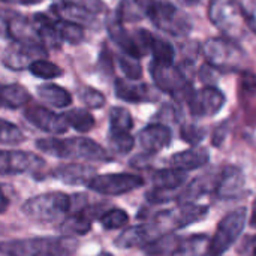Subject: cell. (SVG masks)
I'll return each mask as SVG.
<instances>
[{"instance_id":"f907efd6","label":"cell","mask_w":256,"mask_h":256,"mask_svg":"<svg viewBox=\"0 0 256 256\" xmlns=\"http://www.w3.org/2000/svg\"><path fill=\"white\" fill-rule=\"evenodd\" d=\"M250 224H252V226L256 228V201L254 202V212H252V219H250Z\"/></svg>"},{"instance_id":"ba28073f","label":"cell","mask_w":256,"mask_h":256,"mask_svg":"<svg viewBox=\"0 0 256 256\" xmlns=\"http://www.w3.org/2000/svg\"><path fill=\"white\" fill-rule=\"evenodd\" d=\"M150 75L156 84V87L174 98L189 96V84L186 80V75L182 72L180 68L172 64H164L152 62L150 64ZM189 100V99H188Z\"/></svg>"},{"instance_id":"b9f144b4","label":"cell","mask_w":256,"mask_h":256,"mask_svg":"<svg viewBox=\"0 0 256 256\" xmlns=\"http://www.w3.org/2000/svg\"><path fill=\"white\" fill-rule=\"evenodd\" d=\"M182 138L189 144H198L204 138V130L195 124H184L182 128Z\"/></svg>"},{"instance_id":"9c48e42d","label":"cell","mask_w":256,"mask_h":256,"mask_svg":"<svg viewBox=\"0 0 256 256\" xmlns=\"http://www.w3.org/2000/svg\"><path fill=\"white\" fill-rule=\"evenodd\" d=\"M144 184V180L136 174H102L94 176L87 184L96 194L106 196H117L128 192H132Z\"/></svg>"},{"instance_id":"52a82bcc","label":"cell","mask_w":256,"mask_h":256,"mask_svg":"<svg viewBox=\"0 0 256 256\" xmlns=\"http://www.w3.org/2000/svg\"><path fill=\"white\" fill-rule=\"evenodd\" d=\"M246 218V208H237L220 220L213 238H210V256L224 255L238 240L244 230Z\"/></svg>"},{"instance_id":"ee69618b","label":"cell","mask_w":256,"mask_h":256,"mask_svg":"<svg viewBox=\"0 0 256 256\" xmlns=\"http://www.w3.org/2000/svg\"><path fill=\"white\" fill-rule=\"evenodd\" d=\"M238 254L243 256H256V236H248L243 238Z\"/></svg>"},{"instance_id":"e0dca14e","label":"cell","mask_w":256,"mask_h":256,"mask_svg":"<svg viewBox=\"0 0 256 256\" xmlns=\"http://www.w3.org/2000/svg\"><path fill=\"white\" fill-rule=\"evenodd\" d=\"M244 189V176L236 166H225L219 174L216 184V195L220 200H234L242 195Z\"/></svg>"},{"instance_id":"8fae6325","label":"cell","mask_w":256,"mask_h":256,"mask_svg":"<svg viewBox=\"0 0 256 256\" xmlns=\"http://www.w3.org/2000/svg\"><path fill=\"white\" fill-rule=\"evenodd\" d=\"M188 102L190 114L196 118H204L216 116L225 105L226 99L225 94L214 86H206L194 92Z\"/></svg>"},{"instance_id":"ab89813d","label":"cell","mask_w":256,"mask_h":256,"mask_svg":"<svg viewBox=\"0 0 256 256\" xmlns=\"http://www.w3.org/2000/svg\"><path fill=\"white\" fill-rule=\"evenodd\" d=\"M110 146L112 152L118 154H126L134 148L135 140L129 132L128 134H110Z\"/></svg>"},{"instance_id":"1f68e13d","label":"cell","mask_w":256,"mask_h":256,"mask_svg":"<svg viewBox=\"0 0 256 256\" xmlns=\"http://www.w3.org/2000/svg\"><path fill=\"white\" fill-rule=\"evenodd\" d=\"M134 128L130 112L122 106H112L110 111V134H128Z\"/></svg>"},{"instance_id":"9a60e30c","label":"cell","mask_w":256,"mask_h":256,"mask_svg":"<svg viewBox=\"0 0 256 256\" xmlns=\"http://www.w3.org/2000/svg\"><path fill=\"white\" fill-rule=\"evenodd\" d=\"M171 136L172 134L168 126L162 123H152L138 134V142L146 153L154 154L170 146Z\"/></svg>"},{"instance_id":"6da1fadb","label":"cell","mask_w":256,"mask_h":256,"mask_svg":"<svg viewBox=\"0 0 256 256\" xmlns=\"http://www.w3.org/2000/svg\"><path fill=\"white\" fill-rule=\"evenodd\" d=\"M78 242L70 236L20 238L0 243L4 256H72L78 250Z\"/></svg>"},{"instance_id":"cb8c5ba5","label":"cell","mask_w":256,"mask_h":256,"mask_svg":"<svg viewBox=\"0 0 256 256\" xmlns=\"http://www.w3.org/2000/svg\"><path fill=\"white\" fill-rule=\"evenodd\" d=\"M219 178V177H218ZM218 178L212 174H206L201 176L198 178H195L180 195H178V202L182 204H189L194 202L195 200H198L201 195L212 192L213 189H216L218 184Z\"/></svg>"},{"instance_id":"f546056e","label":"cell","mask_w":256,"mask_h":256,"mask_svg":"<svg viewBox=\"0 0 256 256\" xmlns=\"http://www.w3.org/2000/svg\"><path fill=\"white\" fill-rule=\"evenodd\" d=\"M207 213H208V208L206 206H198L195 202H189V204H182V207L174 212V216H176L177 226L183 228V226H188L194 222L204 219L207 216Z\"/></svg>"},{"instance_id":"83f0119b","label":"cell","mask_w":256,"mask_h":256,"mask_svg":"<svg viewBox=\"0 0 256 256\" xmlns=\"http://www.w3.org/2000/svg\"><path fill=\"white\" fill-rule=\"evenodd\" d=\"M152 182L156 189L174 190V189H178L186 182V171H182L172 166L168 170H160L153 174Z\"/></svg>"},{"instance_id":"30bf717a","label":"cell","mask_w":256,"mask_h":256,"mask_svg":"<svg viewBox=\"0 0 256 256\" xmlns=\"http://www.w3.org/2000/svg\"><path fill=\"white\" fill-rule=\"evenodd\" d=\"M45 165V160L30 152L0 150V174L15 176L24 172H38Z\"/></svg>"},{"instance_id":"5bb4252c","label":"cell","mask_w":256,"mask_h":256,"mask_svg":"<svg viewBox=\"0 0 256 256\" xmlns=\"http://www.w3.org/2000/svg\"><path fill=\"white\" fill-rule=\"evenodd\" d=\"M165 234L160 231V228L156 225L154 220L132 226L126 231H123L117 238H116V246L126 249V248H134V246H147L158 238L164 237Z\"/></svg>"},{"instance_id":"e575fe53","label":"cell","mask_w":256,"mask_h":256,"mask_svg":"<svg viewBox=\"0 0 256 256\" xmlns=\"http://www.w3.org/2000/svg\"><path fill=\"white\" fill-rule=\"evenodd\" d=\"M28 70L32 72V75H34L38 78H42V80H52V78H57V76H60L63 74L62 68H58L52 62H48V60H44V58L34 60L28 66Z\"/></svg>"},{"instance_id":"c3c4849f","label":"cell","mask_w":256,"mask_h":256,"mask_svg":"<svg viewBox=\"0 0 256 256\" xmlns=\"http://www.w3.org/2000/svg\"><path fill=\"white\" fill-rule=\"evenodd\" d=\"M8 207H9V200H8V196L4 195L3 189L0 188V213L6 212Z\"/></svg>"},{"instance_id":"603a6c76","label":"cell","mask_w":256,"mask_h":256,"mask_svg":"<svg viewBox=\"0 0 256 256\" xmlns=\"http://www.w3.org/2000/svg\"><path fill=\"white\" fill-rule=\"evenodd\" d=\"M6 30H8V34L16 42H27V44L39 42L40 44V40L38 39V34L34 32L33 22L21 15L12 16L6 24Z\"/></svg>"},{"instance_id":"7bdbcfd3","label":"cell","mask_w":256,"mask_h":256,"mask_svg":"<svg viewBox=\"0 0 256 256\" xmlns=\"http://www.w3.org/2000/svg\"><path fill=\"white\" fill-rule=\"evenodd\" d=\"M248 27L256 33V0H243L242 3Z\"/></svg>"},{"instance_id":"7c38bea8","label":"cell","mask_w":256,"mask_h":256,"mask_svg":"<svg viewBox=\"0 0 256 256\" xmlns=\"http://www.w3.org/2000/svg\"><path fill=\"white\" fill-rule=\"evenodd\" d=\"M46 54V48L39 42L27 44L14 40L3 54V64L12 70H22L28 68L34 60H39Z\"/></svg>"},{"instance_id":"ac0fdd59","label":"cell","mask_w":256,"mask_h":256,"mask_svg":"<svg viewBox=\"0 0 256 256\" xmlns=\"http://www.w3.org/2000/svg\"><path fill=\"white\" fill-rule=\"evenodd\" d=\"M96 170L86 164H64L52 171V177L66 184H88Z\"/></svg>"},{"instance_id":"bcb514c9","label":"cell","mask_w":256,"mask_h":256,"mask_svg":"<svg viewBox=\"0 0 256 256\" xmlns=\"http://www.w3.org/2000/svg\"><path fill=\"white\" fill-rule=\"evenodd\" d=\"M228 129H230V122H228V120L224 122L220 126L216 128V130H214V134H213V144H214L216 147L220 146V144L224 142V140H225V136H226V134H228Z\"/></svg>"},{"instance_id":"4dcf8cb0","label":"cell","mask_w":256,"mask_h":256,"mask_svg":"<svg viewBox=\"0 0 256 256\" xmlns=\"http://www.w3.org/2000/svg\"><path fill=\"white\" fill-rule=\"evenodd\" d=\"M66 123L78 132H88L94 128V117L84 108H72L63 114Z\"/></svg>"},{"instance_id":"d6986e66","label":"cell","mask_w":256,"mask_h":256,"mask_svg":"<svg viewBox=\"0 0 256 256\" xmlns=\"http://www.w3.org/2000/svg\"><path fill=\"white\" fill-rule=\"evenodd\" d=\"M51 10L54 12V15L58 20H64V21H72L81 26H93L96 22L94 14L90 12L88 9L75 4L72 2L68 0H62L57 2L51 6Z\"/></svg>"},{"instance_id":"3957f363","label":"cell","mask_w":256,"mask_h":256,"mask_svg":"<svg viewBox=\"0 0 256 256\" xmlns=\"http://www.w3.org/2000/svg\"><path fill=\"white\" fill-rule=\"evenodd\" d=\"M21 212L34 222H63L70 213V196L63 192H48L28 198Z\"/></svg>"},{"instance_id":"44dd1931","label":"cell","mask_w":256,"mask_h":256,"mask_svg":"<svg viewBox=\"0 0 256 256\" xmlns=\"http://www.w3.org/2000/svg\"><path fill=\"white\" fill-rule=\"evenodd\" d=\"M34 32L38 34V39L45 48H60L63 39L57 30L56 22H52L46 15L36 14L32 20Z\"/></svg>"},{"instance_id":"2e32d148","label":"cell","mask_w":256,"mask_h":256,"mask_svg":"<svg viewBox=\"0 0 256 256\" xmlns=\"http://www.w3.org/2000/svg\"><path fill=\"white\" fill-rule=\"evenodd\" d=\"M116 96L124 102L140 104V102H154L158 99L156 92L147 84H135L132 80H116L114 84Z\"/></svg>"},{"instance_id":"4fadbf2b","label":"cell","mask_w":256,"mask_h":256,"mask_svg":"<svg viewBox=\"0 0 256 256\" xmlns=\"http://www.w3.org/2000/svg\"><path fill=\"white\" fill-rule=\"evenodd\" d=\"M24 117L27 118L28 123H32L38 129L52 135H62L69 128L63 114H56L51 110H46L40 105H33L27 108L24 111Z\"/></svg>"},{"instance_id":"484cf974","label":"cell","mask_w":256,"mask_h":256,"mask_svg":"<svg viewBox=\"0 0 256 256\" xmlns=\"http://www.w3.org/2000/svg\"><path fill=\"white\" fill-rule=\"evenodd\" d=\"M30 100V93L20 84H0V106L18 110Z\"/></svg>"},{"instance_id":"60d3db41","label":"cell","mask_w":256,"mask_h":256,"mask_svg":"<svg viewBox=\"0 0 256 256\" xmlns=\"http://www.w3.org/2000/svg\"><path fill=\"white\" fill-rule=\"evenodd\" d=\"M80 98L86 106L93 110H99L105 105V96L93 87H82L80 90Z\"/></svg>"},{"instance_id":"816d5d0a","label":"cell","mask_w":256,"mask_h":256,"mask_svg":"<svg viewBox=\"0 0 256 256\" xmlns=\"http://www.w3.org/2000/svg\"><path fill=\"white\" fill-rule=\"evenodd\" d=\"M178 2H182V3H184V4H188V6H192V4H196L200 0H178Z\"/></svg>"},{"instance_id":"74e56055","label":"cell","mask_w":256,"mask_h":256,"mask_svg":"<svg viewBox=\"0 0 256 256\" xmlns=\"http://www.w3.org/2000/svg\"><path fill=\"white\" fill-rule=\"evenodd\" d=\"M118 64L122 68V70L124 72L128 80H140L142 76V68L140 63V58H135L132 56L128 54H120L118 56Z\"/></svg>"},{"instance_id":"d590c367","label":"cell","mask_w":256,"mask_h":256,"mask_svg":"<svg viewBox=\"0 0 256 256\" xmlns=\"http://www.w3.org/2000/svg\"><path fill=\"white\" fill-rule=\"evenodd\" d=\"M142 15H146V12L135 0H122L116 18L124 24L128 21H138L142 18Z\"/></svg>"},{"instance_id":"d6a6232c","label":"cell","mask_w":256,"mask_h":256,"mask_svg":"<svg viewBox=\"0 0 256 256\" xmlns=\"http://www.w3.org/2000/svg\"><path fill=\"white\" fill-rule=\"evenodd\" d=\"M92 222L82 213H74L62 222V232L64 236H84L90 231Z\"/></svg>"},{"instance_id":"681fc988","label":"cell","mask_w":256,"mask_h":256,"mask_svg":"<svg viewBox=\"0 0 256 256\" xmlns=\"http://www.w3.org/2000/svg\"><path fill=\"white\" fill-rule=\"evenodd\" d=\"M135 2H136V3L144 9V12H146L147 6H148V4H152V3H153V2H156V0H135Z\"/></svg>"},{"instance_id":"f6af8a7d","label":"cell","mask_w":256,"mask_h":256,"mask_svg":"<svg viewBox=\"0 0 256 256\" xmlns=\"http://www.w3.org/2000/svg\"><path fill=\"white\" fill-rule=\"evenodd\" d=\"M68 2H72L75 4H80V6L88 9L93 14H100V12L105 10V4H104L102 0H68Z\"/></svg>"},{"instance_id":"f35d334b","label":"cell","mask_w":256,"mask_h":256,"mask_svg":"<svg viewBox=\"0 0 256 256\" xmlns=\"http://www.w3.org/2000/svg\"><path fill=\"white\" fill-rule=\"evenodd\" d=\"M128 214L126 212L120 210V208H112L105 212L100 216V224L105 230H118L123 228L128 224Z\"/></svg>"},{"instance_id":"8992f818","label":"cell","mask_w":256,"mask_h":256,"mask_svg":"<svg viewBox=\"0 0 256 256\" xmlns=\"http://www.w3.org/2000/svg\"><path fill=\"white\" fill-rule=\"evenodd\" d=\"M146 15L150 18L156 28L170 36L184 38L192 32V22L189 16L166 0H156L148 4Z\"/></svg>"},{"instance_id":"836d02e7","label":"cell","mask_w":256,"mask_h":256,"mask_svg":"<svg viewBox=\"0 0 256 256\" xmlns=\"http://www.w3.org/2000/svg\"><path fill=\"white\" fill-rule=\"evenodd\" d=\"M57 30L62 36V39L64 42L69 44H80L84 39V27L81 24L72 22V21H64V20H58L56 21Z\"/></svg>"},{"instance_id":"f1b7e54d","label":"cell","mask_w":256,"mask_h":256,"mask_svg":"<svg viewBox=\"0 0 256 256\" xmlns=\"http://www.w3.org/2000/svg\"><path fill=\"white\" fill-rule=\"evenodd\" d=\"M240 102L248 112H256V75L250 72H243L238 86Z\"/></svg>"},{"instance_id":"5b68a950","label":"cell","mask_w":256,"mask_h":256,"mask_svg":"<svg viewBox=\"0 0 256 256\" xmlns=\"http://www.w3.org/2000/svg\"><path fill=\"white\" fill-rule=\"evenodd\" d=\"M202 52L207 64L218 72H232L242 69L244 63V52L240 45L225 36L210 38L202 45Z\"/></svg>"},{"instance_id":"277c9868","label":"cell","mask_w":256,"mask_h":256,"mask_svg":"<svg viewBox=\"0 0 256 256\" xmlns=\"http://www.w3.org/2000/svg\"><path fill=\"white\" fill-rule=\"evenodd\" d=\"M208 18L225 38L238 40L246 36L248 22L238 0H210Z\"/></svg>"},{"instance_id":"7a4b0ae2","label":"cell","mask_w":256,"mask_h":256,"mask_svg":"<svg viewBox=\"0 0 256 256\" xmlns=\"http://www.w3.org/2000/svg\"><path fill=\"white\" fill-rule=\"evenodd\" d=\"M36 147L50 156L58 159H78L90 162H108L111 156L96 141L84 136L75 138H40L36 141Z\"/></svg>"},{"instance_id":"7402d4cb","label":"cell","mask_w":256,"mask_h":256,"mask_svg":"<svg viewBox=\"0 0 256 256\" xmlns=\"http://www.w3.org/2000/svg\"><path fill=\"white\" fill-rule=\"evenodd\" d=\"M210 156L208 152L202 147H192L189 150L180 152L172 154L171 158V166L182 170V171H190L204 166L208 162Z\"/></svg>"},{"instance_id":"8d00e7d4","label":"cell","mask_w":256,"mask_h":256,"mask_svg":"<svg viewBox=\"0 0 256 256\" xmlns=\"http://www.w3.org/2000/svg\"><path fill=\"white\" fill-rule=\"evenodd\" d=\"M24 141V134L14 123L0 118V144L15 146Z\"/></svg>"},{"instance_id":"ffe728a7","label":"cell","mask_w":256,"mask_h":256,"mask_svg":"<svg viewBox=\"0 0 256 256\" xmlns=\"http://www.w3.org/2000/svg\"><path fill=\"white\" fill-rule=\"evenodd\" d=\"M108 33L111 39L122 48V51L128 56H132L135 58H141L146 52L136 42L135 36H130V33L124 28L123 22L117 18H112L108 22Z\"/></svg>"},{"instance_id":"7dc6e473","label":"cell","mask_w":256,"mask_h":256,"mask_svg":"<svg viewBox=\"0 0 256 256\" xmlns=\"http://www.w3.org/2000/svg\"><path fill=\"white\" fill-rule=\"evenodd\" d=\"M216 72H218V70H216L214 68H212L210 64H204V66L201 68L200 76H201V80H202L204 82L212 84L213 80H214V74H216Z\"/></svg>"},{"instance_id":"d4e9b609","label":"cell","mask_w":256,"mask_h":256,"mask_svg":"<svg viewBox=\"0 0 256 256\" xmlns=\"http://www.w3.org/2000/svg\"><path fill=\"white\" fill-rule=\"evenodd\" d=\"M172 256H210V238L201 234L180 240Z\"/></svg>"},{"instance_id":"4316f807","label":"cell","mask_w":256,"mask_h":256,"mask_svg":"<svg viewBox=\"0 0 256 256\" xmlns=\"http://www.w3.org/2000/svg\"><path fill=\"white\" fill-rule=\"evenodd\" d=\"M39 98L54 108H66L72 104V96L68 90L57 84H42L38 87Z\"/></svg>"}]
</instances>
